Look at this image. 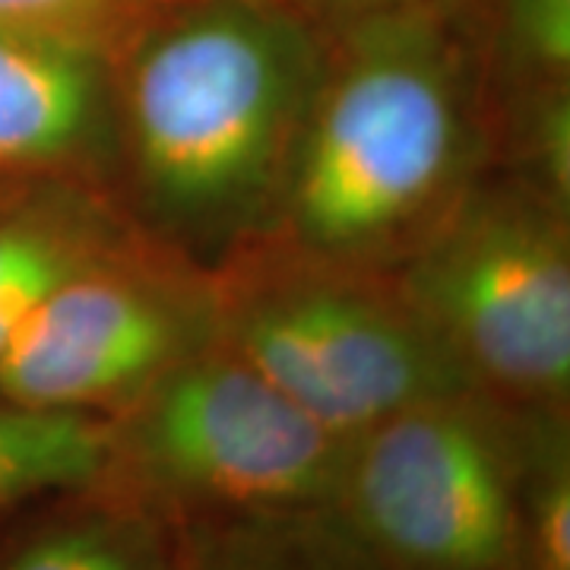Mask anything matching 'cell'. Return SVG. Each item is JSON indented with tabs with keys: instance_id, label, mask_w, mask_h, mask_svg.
<instances>
[{
	"instance_id": "obj_1",
	"label": "cell",
	"mask_w": 570,
	"mask_h": 570,
	"mask_svg": "<svg viewBox=\"0 0 570 570\" xmlns=\"http://www.w3.org/2000/svg\"><path fill=\"white\" fill-rule=\"evenodd\" d=\"M324 58L326 26L295 0H163L142 17L111 70L153 242L194 264L264 235Z\"/></svg>"
},
{
	"instance_id": "obj_2",
	"label": "cell",
	"mask_w": 570,
	"mask_h": 570,
	"mask_svg": "<svg viewBox=\"0 0 570 570\" xmlns=\"http://www.w3.org/2000/svg\"><path fill=\"white\" fill-rule=\"evenodd\" d=\"M482 142V63L444 0H393L330 22L321 82L261 238L393 269L479 181Z\"/></svg>"
},
{
	"instance_id": "obj_3",
	"label": "cell",
	"mask_w": 570,
	"mask_h": 570,
	"mask_svg": "<svg viewBox=\"0 0 570 570\" xmlns=\"http://www.w3.org/2000/svg\"><path fill=\"white\" fill-rule=\"evenodd\" d=\"M206 273L216 340L343 438L475 390L393 269L257 238Z\"/></svg>"
},
{
	"instance_id": "obj_4",
	"label": "cell",
	"mask_w": 570,
	"mask_h": 570,
	"mask_svg": "<svg viewBox=\"0 0 570 570\" xmlns=\"http://www.w3.org/2000/svg\"><path fill=\"white\" fill-rule=\"evenodd\" d=\"M102 475L171 527L333 504L348 438L269 384L223 340L105 415Z\"/></svg>"
},
{
	"instance_id": "obj_5",
	"label": "cell",
	"mask_w": 570,
	"mask_h": 570,
	"mask_svg": "<svg viewBox=\"0 0 570 570\" xmlns=\"http://www.w3.org/2000/svg\"><path fill=\"white\" fill-rule=\"evenodd\" d=\"M393 276L475 387L568 409V206L523 178L475 181Z\"/></svg>"
},
{
	"instance_id": "obj_6",
	"label": "cell",
	"mask_w": 570,
	"mask_h": 570,
	"mask_svg": "<svg viewBox=\"0 0 570 570\" xmlns=\"http://www.w3.org/2000/svg\"><path fill=\"white\" fill-rule=\"evenodd\" d=\"M527 406L463 390L348 438L330 508L396 570H530Z\"/></svg>"
},
{
	"instance_id": "obj_7",
	"label": "cell",
	"mask_w": 570,
	"mask_h": 570,
	"mask_svg": "<svg viewBox=\"0 0 570 570\" xmlns=\"http://www.w3.org/2000/svg\"><path fill=\"white\" fill-rule=\"evenodd\" d=\"M216 340L209 273L171 247L115 238L67 273L0 362V396L51 412H118Z\"/></svg>"
},
{
	"instance_id": "obj_8",
	"label": "cell",
	"mask_w": 570,
	"mask_h": 570,
	"mask_svg": "<svg viewBox=\"0 0 570 570\" xmlns=\"http://www.w3.org/2000/svg\"><path fill=\"white\" fill-rule=\"evenodd\" d=\"M111 159V55L92 41L0 26V181L86 184Z\"/></svg>"
},
{
	"instance_id": "obj_9",
	"label": "cell",
	"mask_w": 570,
	"mask_h": 570,
	"mask_svg": "<svg viewBox=\"0 0 570 570\" xmlns=\"http://www.w3.org/2000/svg\"><path fill=\"white\" fill-rule=\"evenodd\" d=\"M175 542L178 570H396L330 504L187 520Z\"/></svg>"
},
{
	"instance_id": "obj_10",
	"label": "cell",
	"mask_w": 570,
	"mask_h": 570,
	"mask_svg": "<svg viewBox=\"0 0 570 570\" xmlns=\"http://www.w3.org/2000/svg\"><path fill=\"white\" fill-rule=\"evenodd\" d=\"M0 570H178L175 527L102 485L67 501L0 554Z\"/></svg>"
},
{
	"instance_id": "obj_11",
	"label": "cell",
	"mask_w": 570,
	"mask_h": 570,
	"mask_svg": "<svg viewBox=\"0 0 570 570\" xmlns=\"http://www.w3.org/2000/svg\"><path fill=\"white\" fill-rule=\"evenodd\" d=\"M105 444L102 415L20 406L0 396V513L41 494L96 485Z\"/></svg>"
},
{
	"instance_id": "obj_12",
	"label": "cell",
	"mask_w": 570,
	"mask_h": 570,
	"mask_svg": "<svg viewBox=\"0 0 570 570\" xmlns=\"http://www.w3.org/2000/svg\"><path fill=\"white\" fill-rule=\"evenodd\" d=\"M510 99L570 89V0H444Z\"/></svg>"
},
{
	"instance_id": "obj_13",
	"label": "cell",
	"mask_w": 570,
	"mask_h": 570,
	"mask_svg": "<svg viewBox=\"0 0 570 570\" xmlns=\"http://www.w3.org/2000/svg\"><path fill=\"white\" fill-rule=\"evenodd\" d=\"M523 508L530 570H570L568 409L527 406Z\"/></svg>"
},
{
	"instance_id": "obj_14",
	"label": "cell",
	"mask_w": 570,
	"mask_h": 570,
	"mask_svg": "<svg viewBox=\"0 0 570 570\" xmlns=\"http://www.w3.org/2000/svg\"><path fill=\"white\" fill-rule=\"evenodd\" d=\"M115 238L121 235L89 200L0 276V362L20 340L41 302L51 295V288Z\"/></svg>"
},
{
	"instance_id": "obj_15",
	"label": "cell",
	"mask_w": 570,
	"mask_h": 570,
	"mask_svg": "<svg viewBox=\"0 0 570 570\" xmlns=\"http://www.w3.org/2000/svg\"><path fill=\"white\" fill-rule=\"evenodd\" d=\"M159 3L163 0H0V26L58 32L115 55Z\"/></svg>"
},
{
	"instance_id": "obj_16",
	"label": "cell",
	"mask_w": 570,
	"mask_h": 570,
	"mask_svg": "<svg viewBox=\"0 0 570 570\" xmlns=\"http://www.w3.org/2000/svg\"><path fill=\"white\" fill-rule=\"evenodd\" d=\"M302 10H307L317 22H340L346 17H355L362 10H371V7H381V3H393V0H295Z\"/></svg>"
}]
</instances>
